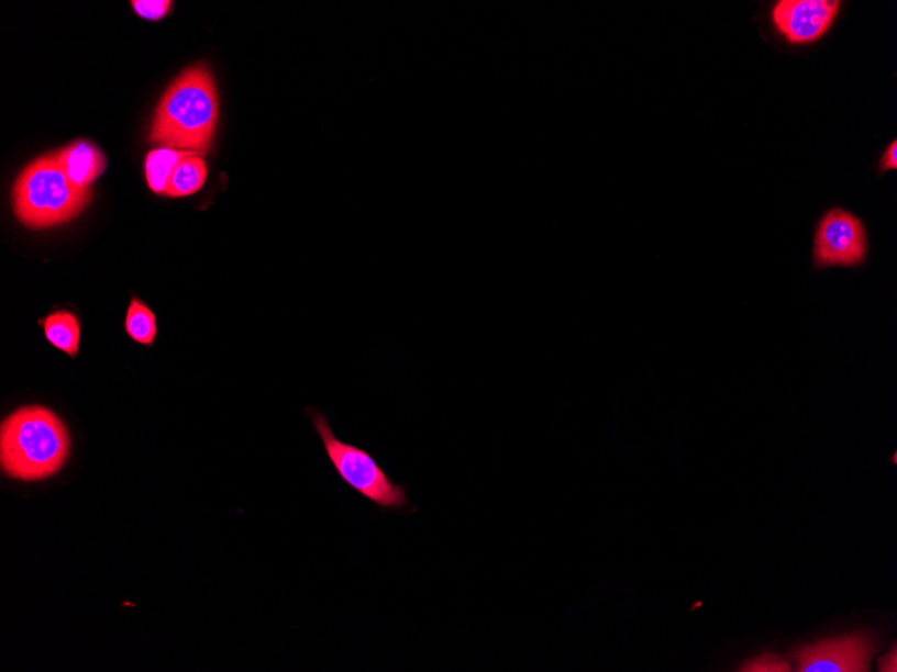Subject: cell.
Returning <instances> with one entry per match:
<instances>
[{"mask_svg": "<svg viewBox=\"0 0 897 672\" xmlns=\"http://www.w3.org/2000/svg\"><path fill=\"white\" fill-rule=\"evenodd\" d=\"M69 429L54 411L26 405L5 417L0 428L2 470L18 481L56 475L70 456Z\"/></svg>", "mask_w": 897, "mask_h": 672, "instance_id": "obj_1", "label": "cell"}, {"mask_svg": "<svg viewBox=\"0 0 897 672\" xmlns=\"http://www.w3.org/2000/svg\"><path fill=\"white\" fill-rule=\"evenodd\" d=\"M218 116L220 100L214 78L204 66H192L181 72L163 96L151 142L187 153H208Z\"/></svg>", "mask_w": 897, "mask_h": 672, "instance_id": "obj_2", "label": "cell"}, {"mask_svg": "<svg viewBox=\"0 0 897 672\" xmlns=\"http://www.w3.org/2000/svg\"><path fill=\"white\" fill-rule=\"evenodd\" d=\"M90 202V189L71 183L60 169L56 154L40 157L23 169L12 190L18 221L30 228L68 223Z\"/></svg>", "mask_w": 897, "mask_h": 672, "instance_id": "obj_3", "label": "cell"}, {"mask_svg": "<svg viewBox=\"0 0 897 672\" xmlns=\"http://www.w3.org/2000/svg\"><path fill=\"white\" fill-rule=\"evenodd\" d=\"M307 417L323 444L333 470L345 486L372 502L380 512L410 514L417 511L409 501L408 488L394 481L373 453L339 439L329 417L319 408H307Z\"/></svg>", "mask_w": 897, "mask_h": 672, "instance_id": "obj_4", "label": "cell"}, {"mask_svg": "<svg viewBox=\"0 0 897 672\" xmlns=\"http://www.w3.org/2000/svg\"><path fill=\"white\" fill-rule=\"evenodd\" d=\"M868 256V234L860 217L844 209L829 210L818 222L813 240L817 269L854 268Z\"/></svg>", "mask_w": 897, "mask_h": 672, "instance_id": "obj_5", "label": "cell"}, {"mask_svg": "<svg viewBox=\"0 0 897 672\" xmlns=\"http://www.w3.org/2000/svg\"><path fill=\"white\" fill-rule=\"evenodd\" d=\"M874 641L864 634L823 639L805 646L796 652L799 672H863L870 671Z\"/></svg>", "mask_w": 897, "mask_h": 672, "instance_id": "obj_6", "label": "cell"}, {"mask_svg": "<svg viewBox=\"0 0 897 672\" xmlns=\"http://www.w3.org/2000/svg\"><path fill=\"white\" fill-rule=\"evenodd\" d=\"M840 8V2L830 0H780L774 5L772 18L790 44H811L832 27Z\"/></svg>", "mask_w": 897, "mask_h": 672, "instance_id": "obj_7", "label": "cell"}, {"mask_svg": "<svg viewBox=\"0 0 897 672\" xmlns=\"http://www.w3.org/2000/svg\"><path fill=\"white\" fill-rule=\"evenodd\" d=\"M54 154L66 177L80 189H90L107 168L104 155L89 142L71 143Z\"/></svg>", "mask_w": 897, "mask_h": 672, "instance_id": "obj_8", "label": "cell"}, {"mask_svg": "<svg viewBox=\"0 0 897 672\" xmlns=\"http://www.w3.org/2000/svg\"><path fill=\"white\" fill-rule=\"evenodd\" d=\"M47 341L71 359L80 352L81 323L75 314L66 311L54 312L40 320Z\"/></svg>", "mask_w": 897, "mask_h": 672, "instance_id": "obj_9", "label": "cell"}, {"mask_svg": "<svg viewBox=\"0 0 897 672\" xmlns=\"http://www.w3.org/2000/svg\"><path fill=\"white\" fill-rule=\"evenodd\" d=\"M190 154L187 150L167 147L151 150L145 157V178L150 189L159 195H166L175 168Z\"/></svg>", "mask_w": 897, "mask_h": 672, "instance_id": "obj_10", "label": "cell"}, {"mask_svg": "<svg viewBox=\"0 0 897 672\" xmlns=\"http://www.w3.org/2000/svg\"><path fill=\"white\" fill-rule=\"evenodd\" d=\"M208 166L202 156L190 154L181 160L169 179L166 195L169 198H186L193 195L208 179Z\"/></svg>", "mask_w": 897, "mask_h": 672, "instance_id": "obj_11", "label": "cell"}, {"mask_svg": "<svg viewBox=\"0 0 897 672\" xmlns=\"http://www.w3.org/2000/svg\"><path fill=\"white\" fill-rule=\"evenodd\" d=\"M125 332L133 341L153 345L157 336L156 316L143 301L132 299L125 317Z\"/></svg>", "mask_w": 897, "mask_h": 672, "instance_id": "obj_12", "label": "cell"}, {"mask_svg": "<svg viewBox=\"0 0 897 672\" xmlns=\"http://www.w3.org/2000/svg\"><path fill=\"white\" fill-rule=\"evenodd\" d=\"M173 4L169 0H133L132 8L144 20L159 21L168 14Z\"/></svg>", "mask_w": 897, "mask_h": 672, "instance_id": "obj_13", "label": "cell"}, {"mask_svg": "<svg viewBox=\"0 0 897 672\" xmlns=\"http://www.w3.org/2000/svg\"><path fill=\"white\" fill-rule=\"evenodd\" d=\"M741 671H790V665L784 659L774 653H763L762 657L753 659L745 663Z\"/></svg>", "mask_w": 897, "mask_h": 672, "instance_id": "obj_14", "label": "cell"}, {"mask_svg": "<svg viewBox=\"0 0 897 672\" xmlns=\"http://www.w3.org/2000/svg\"><path fill=\"white\" fill-rule=\"evenodd\" d=\"M882 173L897 168V142L894 141L888 145L886 153H884L881 161Z\"/></svg>", "mask_w": 897, "mask_h": 672, "instance_id": "obj_15", "label": "cell"}, {"mask_svg": "<svg viewBox=\"0 0 897 672\" xmlns=\"http://www.w3.org/2000/svg\"><path fill=\"white\" fill-rule=\"evenodd\" d=\"M896 649L890 652L887 657H884L881 661V671H896Z\"/></svg>", "mask_w": 897, "mask_h": 672, "instance_id": "obj_16", "label": "cell"}]
</instances>
